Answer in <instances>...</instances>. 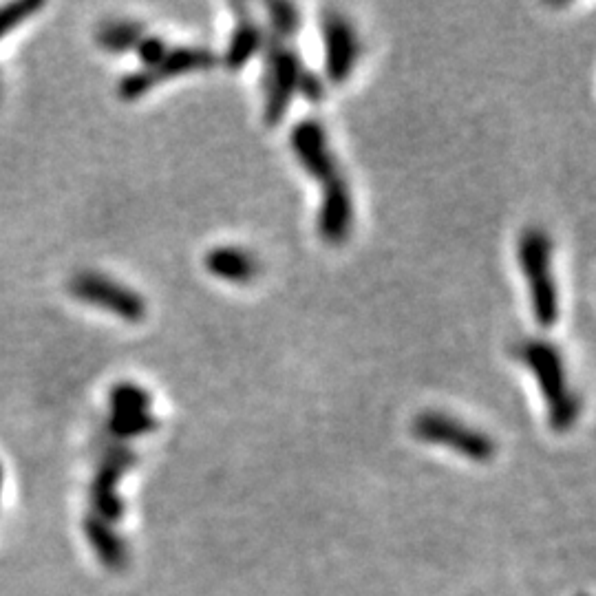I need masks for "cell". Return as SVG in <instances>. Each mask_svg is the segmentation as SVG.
<instances>
[{"instance_id":"cell-1","label":"cell","mask_w":596,"mask_h":596,"mask_svg":"<svg viewBox=\"0 0 596 596\" xmlns=\"http://www.w3.org/2000/svg\"><path fill=\"white\" fill-rule=\"evenodd\" d=\"M292 151L323 186V206L318 217V230L327 243H343L351 232L354 221V206H351V193L345 182L334 153L327 146L325 129L318 120H301L292 135Z\"/></svg>"},{"instance_id":"cell-2","label":"cell","mask_w":596,"mask_h":596,"mask_svg":"<svg viewBox=\"0 0 596 596\" xmlns=\"http://www.w3.org/2000/svg\"><path fill=\"white\" fill-rule=\"evenodd\" d=\"M513 356L532 369L541 391H544L548 400L550 427L557 433L570 431L572 424L579 418L581 402L568 385L566 365H563L559 349L548 340L526 338L515 343Z\"/></svg>"},{"instance_id":"cell-3","label":"cell","mask_w":596,"mask_h":596,"mask_svg":"<svg viewBox=\"0 0 596 596\" xmlns=\"http://www.w3.org/2000/svg\"><path fill=\"white\" fill-rule=\"evenodd\" d=\"M519 265L530 283V301L535 321L541 327H552L559 318V294L552 276V241L546 230L528 228L519 239Z\"/></svg>"},{"instance_id":"cell-4","label":"cell","mask_w":596,"mask_h":596,"mask_svg":"<svg viewBox=\"0 0 596 596\" xmlns=\"http://www.w3.org/2000/svg\"><path fill=\"white\" fill-rule=\"evenodd\" d=\"M268 51V73H265V109L263 117L270 126H276L292 102L294 91L303 76V65L298 51L287 42V38L270 34L263 42Z\"/></svg>"},{"instance_id":"cell-5","label":"cell","mask_w":596,"mask_h":596,"mask_svg":"<svg viewBox=\"0 0 596 596\" xmlns=\"http://www.w3.org/2000/svg\"><path fill=\"white\" fill-rule=\"evenodd\" d=\"M217 65L215 51L206 47H177L168 49L166 56L157 62L153 67H144L142 71L129 73V76L122 78L117 84V95L122 100L133 102L140 100L142 95L151 91L155 84L182 76V73L199 71V69H210Z\"/></svg>"},{"instance_id":"cell-6","label":"cell","mask_w":596,"mask_h":596,"mask_svg":"<svg viewBox=\"0 0 596 596\" xmlns=\"http://www.w3.org/2000/svg\"><path fill=\"white\" fill-rule=\"evenodd\" d=\"M413 435L422 442L449 446V449L471 457L475 462H491L495 457V442L486 433L444 413H422L413 420Z\"/></svg>"},{"instance_id":"cell-7","label":"cell","mask_w":596,"mask_h":596,"mask_svg":"<svg viewBox=\"0 0 596 596\" xmlns=\"http://www.w3.org/2000/svg\"><path fill=\"white\" fill-rule=\"evenodd\" d=\"M69 287L71 294L80 298L82 303L100 307V310L120 316L129 323H140L146 316L144 298L133 292L131 287L117 283L104 274L82 272L71 281Z\"/></svg>"},{"instance_id":"cell-8","label":"cell","mask_w":596,"mask_h":596,"mask_svg":"<svg viewBox=\"0 0 596 596\" xmlns=\"http://www.w3.org/2000/svg\"><path fill=\"white\" fill-rule=\"evenodd\" d=\"M323 36H325V71L332 82H345L356 67L360 42L351 20L338 9L323 12Z\"/></svg>"},{"instance_id":"cell-9","label":"cell","mask_w":596,"mask_h":596,"mask_svg":"<svg viewBox=\"0 0 596 596\" xmlns=\"http://www.w3.org/2000/svg\"><path fill=\"white\" fill-rule=\"evenodd\" d=\"M230 7L237 12V27L232 31V40L226 49V56H223V65L230 71H237L248 65L254 58V53L261 51L265 36L257 20L250 14L248 5L232 3Z\"/></svg>"},{"instance_id":"cell-10","label":"cell","mask_w":596,"mask_h":596,"mask_svg":"<svg viewBox=\"0 0 596 596\" xmlns=\"http://www.w3.org/2000/svg\"><path fill=\"white\" fill-rule=\"evenodd\" d=\"M133 462H135V455L129 449H124V446L113 449L104 457L98 480H95V486H93L95 504H98L100 513L104 517H111V519L122 517V502L115 497V484L126 468L133 466Z\"/></svg>"},{"instance_id":"cell-11","label":"cell","mask_w":596,"mask_h":596,"mask_svg":"<svg viewBox=\"0 0 596 596\" xmlns=\"http://www.w3.org/2000/svg\"><path fill=\"white\" fill-rule=\"evenodd\" d=\"M206 270L217 279L232 283H250L259 274V261L248 250L234 246H219L206 254Z\"/></svg>"},{"instance_id":"cell-12","label":"cell","mask_w":596,"mask_h":596,"mask_svg":"<svg viewBox=\"0 0 596 596\" xmlns=\"http://www.w3.org/2000/svg\"><path fill=\"white\" fill-rule=\"evenodd\" d=\"M142 38H144V27L131 23V20H113V23L102 25L98 31L100 47L113 53L135 49L140 45Z\"/></svg>"},{"instance_id":"cell-13","label":"cell","mask_w":596,"mask_h":596,"mask_svg":"<svg viewBox=\"0 0 596 596\" xmlns=\"http://www.w3.org/2000/svg\"><path fill=\"white\" fill-rule=\"evenodd\" d=\"M87 532H89V539L91 544L95 546V550L100 552V557L109 563L111 568H122L124 561H126V552L122 541L117 539L113 532L106 528L102 521L98 519H89L87 524Z\"/></svg>"},{"instance_id":"cell-14","label":"cell","mask_w":596,"mask_h":596,"mask_svg":"<svg viewBox=\"0 0 596 596\" xmlns=\"http://www.w3.org/2000/svg\"><path fill=\"white\" fill-rule=\"evenodd\" d=\"M109 427L117 438H135L157 429V420L148 411H113Z\"/></svg>"},{"instance_id":"cell-15","label":"cell","mask_w":596,"mask_h":596,"mask_svg":"<svg viewBox=\"0 0 596 596\" xmlns=\"http://www.w3.org/2000/svg\"><path fill=\"white\" fill-rule=\"evenodd\" d=\"M268 14H270V23H272V34L283 36L290 40L296 29L301 27V14L292 3H283V0H274V3H268Z\"/></svg>"},{"instance_id":"cell-16","label":"cell","mask_w":596,"mask_h":596,"mask_svg":"<svg viewBox=\"0 0 596 596\" xmlns=\"http://www.w3.org/2000/svg\"><path fill=\"white\" fill-rule=\"evenodd\" d=\"M148 404H151V398L148 393L131 385V382H122V385H115L111 391V407L113 411H148Z\"/></svg>"},{"instance_id":"cell-17","label":"cell","mask_w":596,"mask_h":596,"mask_svg":"<svg viewBox=\"0 0 596 596\" xmlns=\"http://www.w3.org/2000/svg\"><path fill=\"white\" fill-rule=\"evenodd\" d=\"M45 7L38 0H23V3H14V5H5L0 9V38H3L7 31H12L14 27H18L23 20H27L29 16H34L36 12Z\"/></svg>"},{"instance_id":"cell-18","label":"cell","mask_w":596,"mask_h":596,"mask_svg":"<svg viewBox=\"0 0 596 596\" xmlns=\"http://www.w3.org/2000/svg\"><path fill=\"white\" fill-rule=\"evenodd\" d=\"M135 49H137V53H140L144 67L157 65V62L162 60L166 56V51H168L166 42L162 38H157V36H144L140 40V45H137Z\"/></svg>"},{"instance_id":"cell-19","label":"cell","mask_w":596,"mask_h":596,"mask_svg":"<svg viewBox=\"0 0 596 596\" xmlns=\"http://www.w3.org/2000/svg\"><path fill=\"white\" fill-rule=\"evenodd\" d=\"M298 91H301L310 102H318L325 93L321 78L314 76V73H310V71H303L301 82H298Z\"/></svg>"},{"instance_id":"cell-20","label":"cell","mask_w":596,"mask_h":596,"mask_svg":"<svg viewBox=\"0 0 596 596\" xmlns=\"http://www.w3.org/2000/svg\"><path fill=\"white\" fill-rule=\"evenodd\" d=\"M581 596H585V594H581Z\"/></svg>"}]
</instances>
